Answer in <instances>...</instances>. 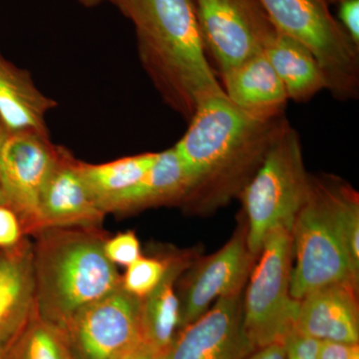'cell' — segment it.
<instances>
[{
	"label": "cell",
	"mask_w": 359,
	"mask_h": 359,
	"mask_svg": "<svg viewBox=\"0 0 359 359\" xmlns=\"http://www.w3.org/2000/svg\"><path fill=\"white\" fill-rule=\"evenodd\" d=\"M287 122L245 114L226 93L201 104L174 146L194 182L185 204L212 209L240 195Z\"/></svg>",
	"instance_id": "1"
},
{
	"label": "cell",
	"mask_w": 359,
	"mask_h": 359,
	"mask_svg": "<svg viewBox=\"0 0 359 359\" xmlns=\"http://www.w3.org/2000/svg\"><path fill=\"white\" fill-rule=\"evenodd\" d=\"M134 25L144 70L163 101L186 121L224 94L205 55L195 0H117Z\"/></svg>",
	"instance_id": "2"
},
{
	"label": "cell",
	"mask_w": 359,
	"mask_h": 359,
	"mask_svg": "<svg viewBox=\"0 0 359 359\" xmlns=\"http://www.w3.org/2000/svg\"><path fill=\"white\" fill-rule=\"evenodd\" d=\"M92 229L40 231L32 250L34 309L62 327L80 309L122 287V278Z\"/></svg>",
	"instance_id": "3"
},
{
	"label": "cell",
	"mask_w": 359,
	"mask_h": 359,
	"mask_svg": "<svg viewBox=\"0 0 359 359\" xmlns=\"http://www.w3.org/2000/svg\"><path fill=\"white\" fill-rule=\"evenodd\" d=\"M309 187L301 136L287 122L240 194L248 221V249L252 256L261 252L273 229L285 226L292 230Z\"/></svg>",
	"instance_id": "4"
},
{
	"label": "cell",
	"mask_w": 359,
	"mask_h": 359,
	"mask_svg": "<svg viewBox=\"0 0 359 359\" xmlns=\"http://www.w3.org/2000/svg\"><path fill=\"white\" fill-rule=\"evenodd\" d=\"M292 237L295 266L290 295L294 301L332 283H358V269L335 219L327 176H309L308 196L295 217Z\"/></svg>",
	"instance_id": "5"
},
{
	"label": "cell",
	"mask_w": 359,
	"mask_h": 359,
	"mask_svg": "<svg viewBox=\"0 0 359 359\" xmlns=\"http://www.w3.org/2000/svg\"><path fill=\"white\" fill-rule=\"evenodd\" d=\"M278 32L318 60L327 90L339 100L359 93V47L332 14L328 0H259Z\"/></svg>",
	"instance_id": "6"
},
{
	"label": "cell",
	"mask_w": 359,
	"mask_h": 359,
	"mask_svg": "<svg viewBox=\"0 0 359 359\" xmlns=\"http://www.w3.org/2000/svg\"><path fill=\"white\" fill-rule=\"evenodd\" d=\"M252 271L243 309V328L250 346L282 342L295 328L299 301L290 295L292 230L278 226L269 233Z\"/></svg>",
	"instance_id": "7"
},
{
	"label": "cell",
	"mask_w": 359,
	"mask_h": 359,
	"mask_svg": "<svg viewBox=\"0 0 359 359\" xmlns=\"http://www.w3.org/2000/svg\"><path fill=\"white\" fill-rule=\"evenodd\" d=\"M205 51L221 75L264 53L276 26L259 0H195Z\"/></svg>",
	"instance_id": "8"
},
{
	"label": "cell",
	"mask_w": 359,
	"mask_h": 359,
	"mask_svg": "<svg viewBox=\"0 0 359 359\" xmlns=\"http://www.w3.org/2000/svg\"><path fill=\"white\" fill-rule=\"evenodd\" d=\"M60 151L50 135L36 131L7 134L0 145V178L7 205L23 231H36L40 199Z\"/></svg>",
	"instance_id": "9"
},
{
	"label": "cell",
	"mask_w": 359,
	"mask_h": 359,
	"mask_svg": "<svg viewBox=\"0 0 359 359\" xmlns=\"http://www.w3.org/2000/svg\"><path fill=\"white\" fill-rule=\"evenodd\" d=\"M141 301L119 287L80 309L59 330L83 359H118L143 339Z\"/></svg>",
	"instance_id": "10"
},
{
	"label": "cell",
	"mask_w": 359,
	"mask_h": 359,
	"mask_svg": "<svg viewBox=\"0 0 359 359\" xmlns=\"http://www.w3.org/2000/svg\"><path fill=\"white\" fill-rule=\"evenodd\" d=\"M242 308L241 294L219 297L159 359H244L252 346L243 328Z\"/></svg>",
	"instance_id": "11"
},
{
	"label": "cell",
	"mask_w": 359,
	"mask_h": 359,
	"mask_svg": "<svg viewBox=\"0 0 359 359\" xmlns=\"http://www.w3.org/2000/svg\"><path fill=\"white\" fill-rule=\"evenodd\" d=\"M247 229L238 231L223 249L198 266L181 304L180 325L186 327L207 313L214 299L241 294L252 268Z\"/></svg>",
	"instance_id": "12"
},
{
	"label": "cell",
	"mask_w": 359,
	"mask_h": 359,
	"mask_svg": "<svg viewBox=\"0 0 359 359\" xmlns=\"http://www.w3.org/2000/svg\"><path fill=\"white\" fill-rule=\"evenodd\" d=\"M105 215L87 190L80 174L79 161L61 147L57 164L40 199L36 231L93 229Z\"/></svg>",
	"instance_id": "13"
},
{
	"label": "cell",
	"mask_w": 359,
	"mask_h": 359,
	"mask_svg": "<svg viewBox=\"0 0 359 359\" xmlns=\"http://www.w3.org/2000/svg\"><path fill=\"white\" fill-rule=\"evenodd\" d=\"M356 283H332L306 295L299 301L295 330L320 341L358 344Z\"/></svg>",
	"instance_id": "14"
},
{
	"label": "cell",
	"mask_w": 359,
	"mask_h": 359,
	"mask_svg": "<svg viewBox=\"0 0 359 359\" xmlns=\"http://www.w3.org/2000/svg\"><path fill=\"white\" fill-rule=\"evenodd\" d=\"M224 91L238 109L259 119L285 115L287 91L264 53L221 75Z\"/></svg>",
	"instance_id": "15"
},
{
	"label": "cell",
	"mask_w": 359,
	"mask_h": 359,
	"mask_svg": "<svg viewBox=\"0 0 359 359\" xmlns=\"http://www.w3.org/2000/svg\"><path fill=\"white\" fill-rule=\"evenodd\" d=\"M194 182L174 147L159 152L152 168L135 185L118 196L107 212H130L155 205L185 203Z\"/></svg>",
	"instance_id": "16"
},
{
	"label": "cell",
	"mask_w": 359,
	"mask_h": 359,
	"mask_svg": "<svg viewBox=\"0 0 359 359\" xmlns=\"http://www.w3.org/2000/svg\"><path fill=\"white\" fill-rule=\"evenodd\" d=\"M56 106L55 100L37 88L27 70L13 65L0 52V122L7 133L49 134L45 119Z\"/></svg>",
	"instance_id": "17"
},
{
	"label": "cell",
	"mask_w": 359,
	"mask_h": 359,
	"mask_svg": "<svg viewBox=\"0 0 359 359\" xmlns=\"http://www.w3.org/2000/svg\"><path fill=\"white\" fill-rule=\"evenodd\" d=\"M190 264V255L167 259L166 271L160 283L141 301L142 337L160 356L171 346L180 325L181 304L175 287Z\"/></svg>",
	"instance_id": "18"
},
{
	"label": "cell",
	"mask_w": 359,
	"mask_h": 359,
	"mask_svg": "<svg viewBox=\"0 0 359 359\" xmlns=\"http://www.w3.org/2000/svg\"><path fill=\"white\" fill-rule=\"evenodd\" d=\"M287 91L289 100L309 102L327 89L323 71L311 51L276 29L264 51Z\"/></svg>",
	"instance_id": "19"
},
{
	"label": "cell",
	"mask_w": 359,
	"mask_h": 359,
	"mask_svg": "<svg viewBox=\"0 0 359 359\" xmlns=\"http://www.w3.org/2000/svg\"><path fill=\"white\" fill-rule=\"evenodd\" d=\"M158 155L144 153L96 165L79 161V171L90 195L106 214L110 203L147 173Z\"/></svg>",
	"instance_id": "20"
},
{
	"label": "cell",
	"mask_w": 359,
	"mask_h": 359,
	"mask_svg": "<svg viewBox=\"0 0 359 359\" xmlns=\"http://www.w3.org/2000/svg\"><path fill=\"white\" fill-rule=\"evenodd\" d=\"M34 309L32 250L15 245L0 257V318L28 316Z\"/></svg>",
	"instance_id": "21"
},
{
	"label": "cell",
	"mask_w": 359,
	"mask_h": 359,
	"mask_svg": "<svg viewBox=\"0 0 359 359\" xmlns=\"http://www.w3.org/2000/svg\"><path fill=\"white\" fill-rule=\"evenodd\" d=\"M29 321L13 359H72L57 327L42 320L35 309Z\"/></svg>",
	"instance_id": "22"
},
{
	"label": "cell",
	"mask_w": 359,
	"mask_h": 359,
	"mask_svg": "<svg viewBox=\"0 0 359 359\" xmlns=\"http://www.w3.org/2000/svg\"><path fill=\"white\" fill-rule=\"evenodd\" d=\"M167 259L164 261L149 257H139L128 266L122 278L123 290L139 299L147 297L157 287L166 271Z\"/></svg>",
	"instance_id": "23"
},
{
	"label": "cell",
	"mask_w": 359,
	"mask_h": 359,
	"mask_svg": "<svg viewBox=\"0 0 359 359\" xmlns=\"http://www.w3.org/2000/svg\"><path fill=\"white\" fill-rule=\"evenodd\" d=\"M104 252L112 264L128 266L141 257L140 243L133 231L119 233L105 241Z\"/></svg>",
	"instance_id": "24"
},
{
	"label": "cell",
	"mask_w": 359,
	"mask_h": 359,
	"mask_svg": "<svg viewBox=\"0 0 359 359\" xmlns=\"http://www.w3.org/2000/svg\"><path fill=\"white\" fill-rule=\"evenodd\" d=\"M287 359H318V340L297 332L295 328L283 340Z\"/></svg>",
	"instance_id": "25"
},
{
	"label": "cell",
	"mask_w": 359,
	"mask_h": 359,
	"mask_svg": "<svg viewBox=\"0 0 359 359\" xmlns=\"http://www.w3.org/2000/svg\"><path fill=\"white\" fill-rule=\"evenodd\" d=\"M22 226L15 212L8 205H0V247H15L20 243Z\"/></svg>",
	"instance_id": "26"
},
{
	"label": "cell",
	"mask_w": 359,
	"mask_h": 359,
	"mask_svg": "<svg viewBox=\"0 0 359 359\" xmlns=\"http://www.w3.org/2000/svg\"><path fill=\"white\" fill-rule=\"evenodd\" d=\"M339 4V22L359 47V0H341Z\"/></svg>",
	"instance_id": "27"
},
{
	"label": "cell",
	"mask_w": 359,
	"mask_h": 359,
	"mask_svg": "<svg viewBox=\"0 0 359 359\" xmlns=\"http://www.w3.org/2000/svg\"><path fill=\"white\" fill-rule=\"evenodd\" d=\"M318 359H359L358 344L318 340Z\"/></svg>",
	"instance_id": "28"
},
{
	"label": "cell",
	"mask_w": 359,
	"mask_h": 359,
	"mask_svg": "<svg viewBox=\"0 0 359 359\" xmlns=\"http://www.w3.org/2000/svg\"><path fill=\"white\" fill-rule=\"evenodd\" d=\"M32 314V313H30ZM28 316H15L11 318H0V344H6L7 339L15 334L28 321Z\"/></svg>",
	"instance_id": "29"
},
{
	"label": "cell",
	"mask_w": 359,
	"mask_h": 359,
	"mask_svg": "<svg viewBox=\"0 0 359 359\" xmlns=\"http://www.w3.org/2000/svg\"><path fill=\"white\" fill-rule=\"evenodd\" d=\"M160 355L143 339L118 359H159Z\"/></svg>",
	"instance_id": "30"
},
{
	"label": "cell",
	"mask_w": 359,
	"mask_h": 359,
	"mask_svg": "<svg viewBox=\"0 0 359 359\" xmlns=\"http://www.w3.org/2000/svg\"><path fill=\"white\" fill-rule=\"evenodd\" d=\"M250 359H287L285 358V346L282 342L269 344V346L262 347Z\"/></svg>",
	"instance_id": "31"
},
{
	"label": "cell",
	"mask_w": 359,
	"mask_h": 359,
	"mask_svg": "<svg viewBox=\"0 0 359 359\" xmlns=\"http://www.w3.org/2000/svg\"><path fill=\"white\" fill-rule=\"evenodd\" d=\"M77 1L85 7H95L104 1H110L111 4H114L117 0H77Z\"/></svg>",
	"instance_id": "32"
},
{
	"label": "cell",
	"mask_w": 359,
	"mask_h": 359,
	"mask_svg": "<svg viewBox=\"0 0 359 359\" xmlns=\"http://www.w3.org/2000/svg\"><path fill=\"white\" fill-rule=\"evenodd\" d=\"M0 205H7V199L6 192H4V185H2L1 178H0Z\"/></svg>",
	"instance_id": "33"
},
{
	"label": "cell",
	"mask_w": 359,
	"mask_h": 359,
	"mask_svg": "<svg viewBox=\"0 0 359 359\" xmlns=\"http://www.w3.org/2000/svg\"><path fill=\"white\" fill-rule=\"evenodd\" d=\"M9 348L8 344H0V359H6L7 353H8Z\"/></svg>",
	"instance_id": "34"
},
{
	"label": "cell",
	"mask_w": 359,
	"mask_h": 359,
	"mask_svg": "<svg viewBox=\"0 0 359 359\" xmlns=\"http://www.w3.org/2000/svg\"><path fill=\"white\" fill-rule=\"evenodd\" d=\"M7 134L8 133H7L6 128H4L2 123L0 122V145H1L2 142H4V139H6Z\"/></svg>",
	"instance_id": "35"
},
{
	"label": "cell",
	"mask_w": 359,
	"mask_h": 359,
	"mask_svg": "<svg viewBox=\"0 0 359 359\" xmlns=\"http://www.w3.org/2000/svg\"><path fill=\"white\" fill-rule=\"evenodd\" d=\"M330 4H339V2L341 1V0H328Z\"/></svg>",
	"instance_id": "36"
}]
</instances>
